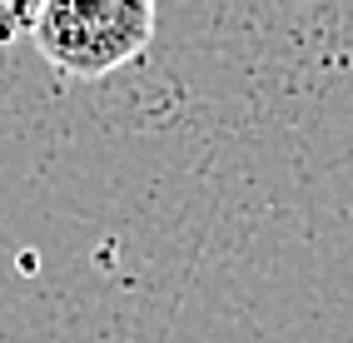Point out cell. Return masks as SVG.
<instances>
[{
  "label": "cell",
  "instance_id": "6da1fadb",
  "mask_svg": "<svg viewBox=\"0 0 353 343\" xmlns=\"http://www.w3.org/2000/svg\"><path fill=\"white\" fill-rule=\"evenodd\" d=\"M154 15L159 0H45L30 45L65 80H110L145 60Z\"/></svg>",
  "mask_w": 353,
  "mask_h": 343
},
{
  "label": "cell",
  "instance_id": "7a4b0ae2",
  "mask_svg": "<svg viewBox=\"0 0 353 343\" xmlns=\"http://www.w3.org/2000/svg\"><path fill=\"white\" fill-rule=\"evenodd\" d=\"M40 10H45V0H0V45L30 40Z\"/></svg>",
  "mask_w": 353,
  "mask_h": 343
}]
</instances>
